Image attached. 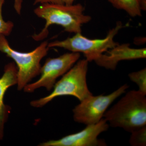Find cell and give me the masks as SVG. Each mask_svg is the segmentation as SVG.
Here are the masks:
<instances>
[{
    "label": "cell",
    "instance_id": "6da1fadb",
    "mask_svg": "<svg viewBox=\"0 0 146 146\" xmlns=\"http://www.w3.org/2000/svg\"><path fill=\"white\" fill-rule=\"evenodd\" d=\"M84 8L81 4L72 5L44 3L34 9L35 14L46 21L44 28L32 38L36 41L46 38L48 34V28L53 25L63 27L70 33H81V27L91 20V16L85 15Z\"/></svg>",
    "mask_w": 146,
    "mask_h": 146
},
{
    "label": "cell",
    "instance_id": "7a4b0ae2",
    "mask_svg": "<svg viewBox=\"0 0 146 146\" xmlns=\"http://www.w3.org/2000/svg\"><path fill=\"white\" fill-rule=\"evenodd\" d=\"M109 125L131 133L146 126V95L140 91L128 92L104 114Z\"/></svg>",
    "mask_w": 146,
    "mask_h": 146
},
{
    "label": "cell",
    "instance_id": "3957f363",
    "mask_svg": "<svg viewBox=\"0 0 146 146\" xmlns=\"http://www.w3.org/2000/svg\"><path fill=\"white\" fill-rule=\"evenodd\" d=\"M88 63L86 59L78 60L59 81L56 82L49 95L32 101L31 105L33 107H42L55 98L63 96H74L80 102L92 95L86 81Z\"/></svg>",
    "mask_w": 146,
    "mask_h": 146
},
{
    "label": "cell",
    "instance_id": "277c9868",
    "mask_svg": "<svg viewBox=\"0 0 146 146\" xmlns=\"http://www.w3.org/2000/svg\"><path fill=\"white\" fill-rule=\"evenodd\" d=\"M49 49L48 42L44 41L31 52H21L10 46L5 36L0 35V52L13 59L18 69V90L23 89L33 79L40 74V62L47 54Z\"/></svg>",
    "mask_w": 146,
    "mask_h": 146
},
{
    "label": "cell",
    "instance_id": "5b68a950",
    "mask_svg": "<svg viewBox=\"0 0 146 146\" xmlns=\"http://www.w3.org/2000/svg\"><path fill=\"white\" fill-rule=\"evenodd\" d=\"M123 27L121 22L119 21L103 39H89L79 33L62 41L48 43V47L49 48L58 47L72 52L82 53L89 62L94 61L101 55L119 44L114 41V37Z\"/></svg>",
    "mask_w": 146,
    "mask_h": 146
},
{
    "label": "cell",
    "instance_id": "8992f818",
    "mask_svg": "<svg viewBox=\"0 0 146 146\" xmlns=\"http://www.w3.org/2000/svg\"><path fill=\"white\" fill-rule=\"evenodd\" d=\"M128 88V85L125 84L109 95L94 96L92 94L86 97L73 110L74 120L86 125L98 122L110 106Z\"/></svg>",
    "mask_w": 146,
    "mask_h": 146
},
{
    "label": "cell",
    "instance_id": "52a82bcc",
    "mask_svg": "<svg viewBox=\"0 0 146 146\" xmlns=\"http://www.w3.org/2000/svg\"><path fill=\"white\" fill-rule=\"evenodd\" d=\"M80 57V53L72 52L56 58H49L41 67L40 78L33 83L27 84L24 87V91L26 93H32L41 87L51 91L56 80L69 71Z\"/></svg>",
    "mask_w": 146,
    "mask_h": 146
},
{
    "label": "cell",
    "instance_id": "ba28073f",
    "mask_svg": "<svg viewBox=\"0 0 146 146\" xmlns=\"http://www.w3.org/2000/svg\"><path fill=\"white\" fill-rule=\"evenodd\" d=\"M109 125L103 118L94 124L86 125L83 130L70 134L57 140L44 142L40 146H106L105 142L98 139L100 134L106 131Z\"/></svg>",
    "mask_w": 146,
    "mask_h": 146
},
{
    "label": "cell",
    "instance_id": "9c48e42d",
    "mask_svg": "<svg viewBox=\"0 0 146 146\" xmlns=\"http://www.w3.org/2000/svg\"><path fill=\"white\" fill-rule=\"evenodd\" d=\"M102 54L94 60L97 65L106 69L115 70L118 63L122 60L145 58L146 48H133L129 44H119Z\"/></svg>",
    "mask_w": 146,
    "mask_h": 146
},
{
    "label": "cell",
    "instance_id": "30bf717a",
    "mask_svg": "<svg viewBox=\"0 0 146 146\" xmlns=\"http://www.w3.org/2000/svg\"><path fill=\"white\" fill-rule=\"evenodd\" d=\"M18 69L13 62L5 65L4 73L0 78V140L4 136V129L7 120L9 109L4 103L5 95L11 86L17 84Z\"/></svg>",
    "mask_w": 146,
    "mask_h": 146
},
{
    "label": "cell",
    "instance_id": "8fae6325",
    "mask_svg": "<svg viewBox=\"0 0 146 146\" xmlns=\"http://www.w3.org/2000/svg\"><path fill=\"white\" fill-rule=\"evenodd\" d=\"M115 8L125 11L132 17L142 16L138 0H108Z\"/></svg>",
    "mask_w": 146,
    "mask_h": 146
},
{
    "label": "cell",
    "instance_id": "7c38bea8",
    "mask_svg": "<svg viewBox=\"0 0 146 146\" xmlns=\"http://www.w3.org/2000/svg\"><path fill=\"white\" fill-rule=\"evenodd\" d=\"M130 80L136 84L141 93L146 95V69H142L138 72H133L129 74Z\"/></svg>",
    "mask_w": 146,
    "mask_h": 146
},
{
    "label": "cell",
    "instance_id": "4fadbf2b",
    "mask_svg": "<svg viewBox=\"0 0 146 146\" xmlns=\"http://www.w3.org/2000/svg\"><path fill=\"white\" fill-rule=\"evenodd\" d=\"M129 143L133 146H146V126L131 132Z\"/></svg>",
    "mask_w": 146,
    "mask_h": 146
},
{
    "label": "cell",
    "instance_id": "5bb4252c",
    "mask_svg": "<svg viewBox=\"0 0 146 146\" xmlns=\"http://www.w3.org/2000/svg\"><path fill=\"white\" fill-rule=\"evenodd\" d=\"M5 0H0V35L8 36L11 33L14 24L10 21H5L3 18L2 9Z\"/></svg>",
    "mask_w": 146,
    "mask_h": 146
},
{
    "label": "cell",
    "instance_id": "9a60e30c",
    "mask_svg": "<svg viewBox=\"0 0 146 146\" xmlns=\"http://www.w3.org/2000/svg\"><path fill=\"white\" fill-rule=\"evenodd\" d=\"M75 0H35L34 5L37 4L51 3L54 4L72 5Z\"/></svg>",
    "mask_w": 146,
    "mask_h": 146
},
{
    "label": "cell",
    "instance_id": "2e32d148",
    "mask_svg": "<svg viewBox=\"0 0 146 146\" xmlns=\"http://www.w3.org/2000/svg\"><path fill=\"white\" fill-rule=\"evenodd\" d=\"M22 2L23 0H14V9L18 14L21 13Z\"/></svg>",
    "mask_w": 146,
    "mask_h": 146
},
{
    "label": "cell",
    "instance_id": "e0dca14e",
    "mask_svg": "<svg viewBox=\"0 0 146 146\" xmlns=\"http://www.w3.org/2000/svg\"><path fill=\"white\" fill-rule=\"evenodd\" d=\"M139 5L141 10L145 11L146 9V0H138Z\"/></svg>",
    "mask_w": 146,
    "mask_h": 146
}]
</instances>
